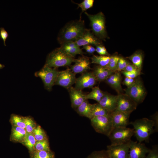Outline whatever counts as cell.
<instances>
[{"instance_id": "1", "label": "cell", "mask_w": 158, "mask_h": 158, "mask_svg": "<svg viewBox=\"0 0 158 158\" xmlns=\"http://www.w3.org/2000/svg\"><path fill=\"white\" fill-rule=\"evenodd\" d=\"M84 20H72L67 23L61 29L57 37L59 43L62 44L69 41L75 42L83 34L86 28Z\"/></svg>"}, {"instance_id": "2", "label": "cell", "mask_w": 158, "mask_h": 158, "mask_svg": "<svg viewBox=\"0 0 158 158\" xmlns=\"http://www.w3.org/2000/svg\"><path fill=\"white\" fill-rule=\"evenodd\" d=\"M130 123L133 127L134 135L139 142L147 141L150 135L155 131L154 123L152 119L144 118L137 119Z\"/></svg>"}, {"instance_id": "3", "label": "cell", "mask_w": 158, "mask_h": 158, "mask_svg": "<svg viewBox=\"0 0 158 158\" xmlns=\"http://www.w3.org/2000/svg\"><path fill=\"white\" fill-rule=\"evenodd\" d=\"M75 59L63 51L60 47L57 48L47 55L44 65L57 68L58 67L70 66Z\"/></svg>"}, {"instance_id": "4", "label": "cell", "mask_w": 158, "mask_h": 158, "mask_svg": "<svg viewBox=\"0 0 158 158\" xmlns=\"http://www.w3.org/2000/svg\"><path fill=\"white\" fill-rule=\"evenodd\" d=\"M134 135L133 128L125 127L114 128L108 136L111 143L116 145L129 143Z\"/></svg>"}, {"instance_id": "5", "label": "cell", "mask_w": 158, "mask_h": 158, "mask_svg": "<svg viewBox=\"0 0 158 158\" xmlns=\"http://www.w3.org/2000/svg\"><path fill=\"white\" fill-rule=\"evenodd\" d=\"M124 90L125 94L138 105L143 102L147 94L146 90L140 75L135 78L133 84L127 87Z\"/></svg>"}, {"instance_id": "6", "label": "cell", "mask_w": 158, "mask_h": 158, "mask_svg": "<svg viewBox=\"0 0 158 158\" xmlns=\"http://www.w3.org/2000/svg\"><path fill=\"white\" fill-rule=\"evenodd\" d=\"M85 13L87 16L90 21L92 30L96 37L104 40L107 37L105 18L102 12L96 14L92 15L85 12Z\"/></svg>"}, {"instance_id": "7", "label": "cell", "mask_w": 158, "mask_h": 158, "mask_svg": "<svg viewBox=\"0 0 158 158\" xmlns=\"http://www.w3.org/2000/svg\"><path fill=\"white\" fill-rule=\"evenodd\" d=\"M60 72L57 68H51L44 65L41 70L35 73V75L41 79L45 89L50 91L54 85Z\"/></svg>"}, {"instance_id": "8", "label": "cell", "mask_w": 158, "mask_h": 158, "mask_svg": "<svg viewBox=\"0 0 158 158\" xmlns=\"http://www.w3.org/2000/svg\"><path fill=\"white\" fill-rule=\"evenodd\" d=\"M90 120L91 125L96 132L107 136L113 128L110 115L95 116Z\"/></svg>"}, {"instance_id": "9", "label": "cell", "mask_w": 158, "mask_h": 158, "mask_svg": "<svg viewBox=\"0 0 158 158\" xmlns=\"http://www.w3.org/2000/svg\"><path fill=\"white\" fill-rule=\"evenodd\" d=\"M75 74L70 69L60 71L56 80L54 85H57L68 89L75 83Z\"/></svg>"}, {"instance_id": "10", "label": "cell", "mask_w": 158, "mask_h": 158, "mask_svg": "<svg viewBox=\"0 0 158 158\" xmlns=\"http://www.w3.org/2000/svg\"><path fill=\"white\" fill-rule=\"evenodd\" d=\"M138 105L126 94L122 93L117 95L116 110L132 113L136 109Z\"/></svg>"}, {"instance_id": "11", "label": "cell", "mask_w": 158, "mask_h": 158, "mask_svg": "<svg viewBox=\"0 0 158 158\" xmlns=\"http://www.w3.org/2000/svg\"><path fill=\"white\" fill-rule=\"evenodd\" d=\"M96 78L92 72H86L76 78L75 88L82 90L86 88H92L97 83Z\"/></svg>"}, {"instance_id": "12", "label": "cell", "mask_w": 158, "mask_h": 158, "mask_svg": "<svg viewBox=\"0 0 158 158\" xmlns=\"http://www.w3.org/2000/svg\"><path fill=\"white\" fill-rule=\"evenodd\" d=\"M150 150L144 143L131 140L129 143L128 158H144Z\"/></svg>"}, {"instance_id": "13", "label": "cell", "mask_w": 158, "mask_h": 158, "mask_svg": "<svg viewBox=\"0 0 158 158\" xmlns=\"http://www.w3.org/2000/svg\"><path fill=\"white\" fill-rule=\"evenodd\" d=\"M129 143L130 142L121 145H108L107 150L110 157L128 158Z\"/></svg>"}, {"instance_id": "14", "label": "cell", "mask_w": 158, "mask_h": 158, "mask_svg": "<svg viewBox=\"0 0 158 158\" xmlns=\"http://www.w3.org/2000/svg\"><path fill=\"white\" fill-rule=\"evenodd\" d=\"M130 112H124L115 110L110 114L113 128L125 127L129 124Z\"/></svg>"}, {"instance_id": "15", "label": "cell", "mask_w": 158, "mask_h": 158, "mask_svg": "<svg viewBox=\"0 0 158 158\" xmlns=\"http://www.w3.org/2000/svg\"><path fill=\"white\" fill-rule=\"evenodd\" d=\"M75 64L71 66L70 69L75 74H83L90 69L91 62L89 57L82 56L75 59Z\"/></svg>"}, {"instance_id": "16", "label": "cell", "mask_w": 158, "mask_h": 158, "mask_svg": "<svg viewBox=\"0 0 158 158\" xmlns=\"http://www.w3.org/2000/svg\"><path fill=\"white\" fill-rule=\"evenodd\" d=\"M72 107L75 110L85 100L86 95L82 90L71 87L68 89Z\"/></svg>"}, {"instance_id": "17", "label": "cell", "mask_w": 158, "mask_h": 158, "mask_svg": "<svg viewBox=\"0 0 158 158\" xmlns=\"http://www.w3.org/2000/svg\"><path fill=\"white\" fill-rule=\"evenodd\" d=\"M117 98V95H115L104 92V96L98 103L103 107L111 113L116 109Z\"/></svg>"}, {"instance_id": "18", "label": "cell", "mask_w": 158, "mask_h": 158, "mask_svg": "<svg viewBox=\"0 0 158 158\" xmlns=\"http://www.w3.org/2000/svg\"><path fill=\"white\" fill-rule=\"evenodd\" d=\"M75 42L79 47L90 45L96 46L101 44L97 38L94 36L90 30L87 29L83 35Z\"/></svg>"}, {"instance_id": "19", "label": "cell", "mask_w": 158, "mask_h": 158, "mask_svg": "<svg viewBox=\"0 0 158 158\" xmlns=\"http://www.w3.org/2000/svg\"><path fill=\"white\" fill-rule=\"evenodd\" d=\"M60 48L65 53L74 58L77 54L83 55L84 52L75 42L69 41L61 45Z\"/></svg>"}, {"instance_id": "20", "label": "cell", "mask_w": 158, "mask_h": 158, "mask_svg": "<svg viewBox=\"0 0 158 158\" xmlns=\"http://www.w3.org/2000/svg\"><path fill=\"white\" fill-rule=\"evenodd\" d=\"M87 100H85L75 110L80 116L91 119L92 118V113L94 104H90Z\"/></svg>"}, {"instance_id": "21", "label": "cell", "mask_w": 158, "mask_h": 158, "mask_svg": "<svg viewBox=\"0 0 158 158\" xmlns=\"http://www.w3.org/2000/svg\"><path fill=\"white\" fill-rule=\"evenodd\" d=\"M95 76L97 81L99 82L105 80L114 72L104 67L99 66H96L92 72Z\"/></svg>"}, {"instance_id": "22", "label": "cell", "mask_w": 158, "mask_h": 158, "mask_svg": "<svg viewBox=\"0 0 158 158\" xmlns=\"http://www.w3.org/2000/svg\"><path fill=\"white\" fill-rule=\"evenodd\" d=\"M26 133L25 129L12 126L10 140L14 142L20 143L24 138Z\"/></svg>"}, {"instance_id": "23", "label": "cell", "mask_w": 158, "mask_h": 158, "mask_svg": "<svg viewBox=\"0 0 158 158\" xmlns=\"http://www.w3.org/2000/svg\"><path fill=\"white\" fill-rule=\"evenodd\" d=\"M36 141L32 133L26 132L24 138L20 143L25 146L31 153L35 150L34 146Z\"/></svg>"}, {"instance_id": "24", "label": "cell", "mask_w": 158, "mask_h": 158, "mask_svg": "<svg viewBox=\"0 0 158 158\" xmlns=\"http://www.w3.org/2000/svg\"><path fill=\"white\" fill-rule=\"evenodd\" d=\"M130 60L136 68L141 71L143 63V54L142 52L137 51L131 56L127 57Z\"/></svg>"}, {"instance_id": "25", "label": "cell", "mask_w": 158, "mask_h": 158, "mask_svg": "<svg viewBox=\"0 0 158 158\" xmlns=\"http://www.w3.org/2000/svg\"><path fill=\"white\" fill-rule=\"evenodd\" d=\"M104 92L99 88V86L95 87L92 88V91L86 95V99H91L94 100L99 102L104 96Z\"/></svg>"}, {"instance_id": "26", "label": "cell", "mask_w": 158, "mask_h": 158, "mask_svg": "<svg viewBox=\"0 0 158 158\" xmlns=\"http://www.w3.org/2000/svg\"><path fill=\"white\" fill-rule=\"evenodd\" d=\"M110 57L109 56L93 55L91 58V63L97 64L99 66L105 67L108 64Z\"/></svg>"}, {"instance_id": "27", "label": "cell", "mask_w": 158, "mask_h": 158, "mask_svg": "<svg viewBox=\"0 0 158 158\" xmlns=\"http://www.w3.org/2000/svg\"><path fill=\"white\" fill-rule=\"evenodd\" d=\"M30 154L31 158H55L54 154L51 151L34 150Z\"/></svg>"}, {"instance_id": "28", "label": "cell", "mask_w": 158, "mask_h": 158, "mask_svg": "<svg viewBox=\"0 0 158 158\" xmlns=\"http://www.w3.org/2000/svg\"><path fill=\"white\" fill-rule=\"evenodd\" d=\"M10 121L13 126L19 127L25 129V124L23 116L12 114L10 116Z\"/></svg>"}, {"instance_id": "29", "label": "cell", "mask_w": 158, "mask_h": 158, "mask_svg": "<svg viewBox=\"0 0 158 158\" xmlns=\"http://www.w3.org/2000/svg\"><path fill=\"white\" fill-rule=\"evenodd\" d=\"M110 114L98 103L94 104L92 113V118L98 116H110Z\"/></svg>"}, {"instance_id": "30", "label": "cell", "mask_w": 158, "mask_h": 158, "mask_svg": "<svg viewBox=\"0 0 158 158\" xmlns=\"http://www.w3.org/2000/svg\"><path fill=\"white\" fill-rule=\"evenodd\" d=\"M32 133L36 141L48 139L46 132L39 125H37L34 129Z\"/></svg>"}, {"instance_id": "31", "label": "cell", "mask_w": 158, "mask_h": 158, "mask_svg": "<svg viewBox=\"0 0 158 158\" xmlns=\"http://www.w3.org/2000/svg\"><path fill=\"white\" fill-rule=\"evenodd\" d=\"M121 79L112 80L107 78L105 80L107 84L115 90L118 94H122L123 90L121 85Z\"/></svg>"}, {"instance_id": "32", "label": "cell", "mask_w": 158, "mask_h": 158, "mask_svg": "<svg viewBox=\"0 0 158 158\" xmlns=\"http://www.w3.org/2000/svg\"><path fill=\"white\" fill-rule=\"evenodd\" d=\"M25 124V130L27 132L32 133L34 129L37 125L32 118L30 116H23Z\"/></svg>"}, {"instance_id": "33", "label": "cell", "mask_w": 158, "mask_h": 158, "mask_svg": "<svg viewBox=\"0 0 158 158\" xmlns=\"http://www.w3.org/2000/svg\"><path fill=\"white\" fill-rule=\"evenodd\" d=\"M35 150L50 151L48 140L36 141L34 146Z\"/></svg>"}, {"instance_id": "34", "label": "cell", "mask_w": 158, "mask_h": 158, "mask_svg": "<svg viewBox=\"0 0 158 158\" xmlns=\"http://www.w3.org/2000/svg\"><path fill=\"white\" fill-rule=\"evenodd\" d=\"M86 158H110L107 150L95 151Z\"/></svg>"}, {"instance_id": "35", "label": "cell", "mask_w": 158, "mask_h": 158, "mask_svg": "<svg viewBox=\"0 0 158 158\" xmlns=\"http://www.w3.org/2000/svg\"><path fill=\"white\" fill-rule=\"evenodd\" d=\"M94 2L93 0H84L81 3H76L78 5V8H80L82 10V13L86 11L88 9L92 7Z\"/></svg>"}, {"instance_id": "36", "label": "cell", "mask_w": 158, "mask_h": 158, "mask_svg": "<svg viewBox=\"0 0 158 158\" xmlns=\"http://www.w3.org/2000/svg\"><path fill=\"white\" fill-rule=\"evenodd\" d=\"M129 63L128 61L123 58L120 57L117 64L115 72L123 71Z\"/></svg>"}, {"instance_id": "37", "label": "cell", "mask_w": 158, "mask_h": 158, "mask_svg": "<svg viewBox=\"0 0 158 158\" xmlns=\"http://www.w3.org/2000/svg\"><path fill=\"white\" fill-rule=\"evenodd\" d=\"M121 72L126 77L132 78H135L141 74V71H140L134 72H127L125 71H122Z\"/></svg>"}, {"instance_id": "38", "label": "cell", "mask_w": 158, "mask_h": 158, "mask_svg": "<svg viewBox=\"0 0 158 158\" xmlns=\"http://www.w3.org/2000/svg\"><path fill=\"white\" fill-rule=\"evenodd\" d=\"M144 158H158V149L157 147H154Z\"/></svg>"}, {"instance_id": "39", "label": "cell", "mask_w": 158, "mask_h": 158, "mask_svg": "<svg viewBox=\"0 0 158 158\" xmlns=\"http://www.w3.org/2000/svg\"><path fill=\"white\" fill-rule=\"evenodd\" d=\"M8 36V33L6 30L4 28L1 27L0 28V37L3 40L5 46L6 45V41Z\"/></svg>"}, {"instance_id": "40", "label": "cell", "mask_w": 158, "mask_h": 158, "mask_svg": "<svg viewBox=\"0 0 158 158\" xmlns=\"http://www.w3.org/2000/svg\"><path fill=\"white\" fill-rule=\"evenodd\" d=\"M138 71L140 70H138L133 64L130 63L123 71L130 72H134Z\"/></svg>"}, {"instance_id": "41", "label": "cell", "mask_w": 158, "mask_h": 158, "mask_svg": "<svg viewBox=\"0 0 158 158\" xmlns=\"http://www.w3.org/2000/svg\"><path fill=\"white\" fill-rule=\"evenodd\" d=\"M135 78H130L127 77H126L123 82L124 85L126 86L127 87L131 86L134 83Z\"/></svg>"}, {"instance_id": "42", "label": "cell", "mask_w": 158, "mask_h": 158, "mask_svg": "<svg viewBox=\"0 0 158 158\" xmlns=\"http://www.w3.org/2000/svg\"><path fill=\"white\" fill-rule=\"evenodd\" d=\"M83 47V49L90 54H93L95 51V49L91 45H85Z\"/></svg>"}, {"instance_id": "43", "label": "cell", "mask_w": 158, "mask_h": 158, "mask_svg": "<svg viewBox=\"0 0 158 158\" xmlns=\"http://www.w3.org/2000/svg\"><path fill=\"white\" fill-rule=\"evenodd\" d=\"M108 78L112 80H116L121 79V74L119 72L116 71L110 75Z\"/></svg>"}, {"instance_id": "44", "label": "cell", "mask_w": 158, "mask_h": 158, "mask_svg": "<svg viewBox=\"0 0 158 158\" xmlns=\"http://www.w3.org/2000/svg\"><path fill=\"white\" fill-rule=\"evenodd\" d=\"M95 51L100 55L103 56V53L101 48V45L96 46Z\"/></svg>"}, {"instance_id": "45", "label": "cell", "mask_w": 158, "mask_h": 158, "mask_svg": "<svg viewBox=\"0 0 158 158\" xmlns=\"http://www.w3.org/2000/svg\"><path fill=\"white\" fill-rule=\"evenodd\" d=\"M5 67V66L0 63V70L2 69Z\"/></svg>"}]
</instances>
